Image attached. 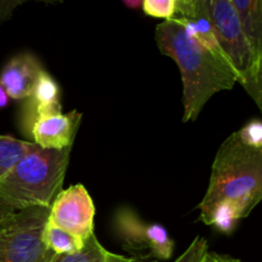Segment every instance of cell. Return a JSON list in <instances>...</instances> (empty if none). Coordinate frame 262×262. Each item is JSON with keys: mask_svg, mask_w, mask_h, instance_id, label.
Masks as SVG:
<instances>
[{"mask_svg": "<svg viewBox=\"0 0 262 262\" xmlns=\"http://www.w3.org/2000/svg\"><path fill=\"white\" fill-rule=\"evenodd\" d=\"M202 262H243L238 258L230 257V256L227 255H220V253L214 252V251H207L205 253L204 258H202Z\"/></svg>", "mask_w": 262, "mask_h": 262, "instance_id": "cell-20", "label": "cell"}, {"mask_svg": "<svg viewBox=\"0 0 262 262\" xmlns=\"http://www.w3.org/2000/svg\"><path fill=\"white\" fill-rule=\"evenodd\" d=\"M43 71L45 69L36 55L31 53L17 54L3 67L0 86L9 99L22 101L32 94Z\"/></svg>", "mask_w": 262, "mask_h": 262, "instance_id": "cell-10", "label": "cell"}, {"mask_svg": "<svg viewBox=\"0 0 262 262\" xmlns=\"http://www.w3.org/2000/svg\"><path fill=\"white\" fill-rule=\"evenodd\" d=\"M201 220L204 224L214 227L217 232L223 234L230 235L237 228V223L239 222V215L237 209L228 202H219L215 205L209 214Z\"/></svg>", "mask_w": 262, "mask_h": 262, "instance_id": "cell-14", "label": "cell"}, {"mask_svg": "<svg viewBox=\"0 0 262 262\" xmlns=\"http://www.w3.org/2000/svg\"><path fill=\"white\" fill-rule=\"evenodd\" d=\"M42 241L46 247L55 255H72L81 251L84 246L83 241L49 222L43 228Z\"/></svg>", "mask_w": 262, "mask_h": 262, "instance_id": "cell-13", "label": "cell"}, {"mask_svg": "<svg viewBox=\"0 0 262 262\" xmlns=\"http://www.w3.org/2000/svg\"><path fill=\"white\" fill-rule=\"evenodd\" d=\"M142 10L150 17L171 19L176 13V0H143Z\"/></svg>", "mask_w": 262, "mask_h": 262, "instance_id": "cell-16", "label": "cell"}, {"mask_svg": "<svg viewBox=\"0 0 262 262\" xmlns=\"http://www.w3.org/2000/svg\"><path fill=\"white\" fill-rule=\"evenodd\" d=\"M8 104H9V97H8V95L5 94L4 89L0 86V109L4 106H7Z\"/></svg>", "mask_w": 262, "mask_h": 262, "instance_id": "cell-22", "label": "cell"}, {"mask_svg": "<svg viewBox=\"0 0 262 262\" xmlns=\"http://www.w3.org/2000/svg\"><path fill=\"white\" fill-rule=\"evenodd\" d=\"M215 37L238 83L262 109V66L256 61L230 0H204Z\"/></svg>", "mask_w": 262, "mask_h": 262, "instance_id": "cell-4", "label": "cell"}, {"mask_svg": "<svg viewBox=\"0 0 262 262\" xmlns=\"http://www.w3.org/2000/svg\"><path fill=\"white\" fill-rule=\"evenodd\" d=\"M137 262H138V260H137Z\"/></svg>", "mask_w": 262, "mask_h": 262, "instance_id": "cell-23", "label": "cell"}, {"mask_svg": "<svg viewBox=\"0 0 262 262\" xmlns=\"http://www.w3.org/2000/svg\"><path fill=\"white\" fill-rule=\"evenodd\" d=\"M95 204L83 184L60 191L54 199L48 222L86 242L94 234Z\"/></svg>", "mask_w": 262, "mask_h": 262, "instance_id": "cell-7", "label": "cell"}, {"mask_svg": "<svg viewBox=\"0 0 262 262\" xmlns=\"http://www.w3.org/2000/svg\"><path fill=\"white\" fill-rule=\"evenodd\" d=\"M59 113H61L60 89L58 82L43 71L38 77L32 94L20 102L18 128L26 138L31 140V129L36 120Z\"/></svg>", "mask_w": 262, "mask_h": 262, "instance_id": "cell-8", "label": "cell"}, {"mask_svg": "<svg viewBox=\"0 0 262 262\" xmlns=\"http://www.w3.org/2000/svg\"><path fill=\"white\" fill-rule=\"evenodd\" d=\"M262 199V148L245 145L237 132L217 150L211 166L209 187L200 202V219L219 202H228L245 219Z\"/></svg>", "mask_w": 262, "mask_h": 262, "instance_id": "cell-2", "label": "cell"}, {"mask_svg": "<svg viewBox=\"0 0 262 262\" xmlns=\"http://www.w3.org/2000/svg\"><path fill=\"white\" fill-rule=\"evenodd\" d=\"M123 4L130 9H140L142 8V2L141 0H123Z\"/></svg>", "mask_w": 262, "mask_h": 262, "instance_id": "cell-21", "label": "cell"}, {"mask_svg": "<svg viewBox=\"0 0 262 262\" xmlns=\"http://www.w3.org/2000/svg\"><path fill=\"white\" fill-rule=\"evenodd\" d=\"M113 228L122 242L123 248L133 255H141L140 260H170L174 253L173 238L161 224L147 223L133 209L123 206L115 211Z\"/></svg>", "mask_w": 262, "mask_h": 262, "instance_id": "cell-6", "label": "cell"}, {"mask_svg": "<svg viewBox=\"0 0 262 262\" xmlns=\"http://www.w3.org/2000/svg\"><path fill=\"white\" fill-rule=\"evenodd\" d=\"M237 135L245 145L253 148H262V122L258 118L250 120L238 130Z\"/></svg>", "mask_w": 262, "mask_h": 262, "instance_id": "cell-17", "label": "cell"}, {"mask_svg": "<svg viewBox=\"0 0 262 262\" xmlns=\"http://www.w3.org/2000/svg\"><path fill=\"white\" fill-rule=\"evenodd\" d=\"M137 257H125L110 252L97 239L95 233L90 235L81 251L72 255H55L50 262H137Z\"/></svg>", "mask_w": 262, "mask_h": 262, "instance_id": "cell-12", "label": "cell"}, {"mask_svg": "<svg viewBox=\"0 0 262 262\" xmlns=\"http://www.w3.org/2000/svg\"><path fill=\"white\" fill-rule=\"evenodd\" d=\"M155 40L160 53L173 59L181 71L183 123L194 122L214 95L232 90L238 82L227 59L189 37L177 20L159 23Z\"/></svg>", "mask_w": 262, "mask_h": 262, "instance_id": "cell-1", "label": "cell"}, {"mask_svg": "<svg viewBox=\"0 0 262 262\" xmlns=\"http://www.w3.org/2000/svg\"><path fill=\"white\" fill-rule=\"evenodd\" d=\"M207 251H209L207 241L201 235H197L191 245L186 248V251L174 262H202V258Z\"/></svg>", "mask_w": 262, "mask_h": 262, "instance_id": "cell-18", "label": "cell"}, {"mask_svg": "<svg viewBox=\"0 0 262 262\" xmlns=\"http://www.w3.org/2000/svg\"><path fill=\"white\" fill-rule=\"evenodd\" d=\"M28 145V141H20L12 136L0 135V179L26 152Z\"/></svg>", "mask_w": 262, "mask_h": 262, "instance_id": "cell-15", "label": "cell"}, {"mask_svg": "<svg viewBox=\"0 0 262 262\" xmlns=\"http://www.w3.org/2000/svg\"><path fill=\"white\" fill-rule=\"evenodd\" d=\"M82 113L73 110L67 114L46 115L35 122L31 129V143L45 150H63L72 147L78 128Z\"/></svg>", "mask_w": 262, "mask_h": 262, "instance_id": "cell-9", "label": "cell"}, {"mask_svg": "<svg viewBox=\"0 0 262 262\" xmlns=\"http://www.w3.org/2000/svg\"><path fill=\"white\" fill-rule=\"evenodd\" d=\"M72 147L45 150L35 143L0 179V217L30 207H50L61 191Z\"/></svg>", "mask_w": 262, "mask_h": 262, "instance_id": "cell-3", "label": "cell"}, {"mask_svg": "<svg viewBox=\"0 0 262 262\" xmlns=\"http://www.w3.org/2000/svg\"><path fill=\"white\" fill-rule=\"evenodd\" d=\"M50 207H30L0 217V262H50L42 241Z\"/></svg>", "mask_w": 262, "mask_h": 262, "instance_id": "cell-5", "label": "cell"}, {"mask_svg": "<svg viewBox=\"0 0 262 262\" xmlns=\"http://www.w3.org/2000/svg\"><path fill=\"white\" fill-rule=\"evenodd\" d=\"M23 4V2H0V23L9 19L13 14V10Z\"/></svg>", "mask_w": 262, "mask_h": 262, "instance_id": "cell-19", "label": "cell"}, {"mask_svg": "<svg viewBox=\"0 0 262 262\" xmlns=\"http://www.w3.org/2000/svg\"><path fill=\"white\" fill-rule=\"evenodd\" d=\"M253 58L262 66V2L230 0Z\"/></svg>", "mask_w": 262, "mask_h": 262, "instance_id": "cell-11", "label": "cell"}]
</instances>
